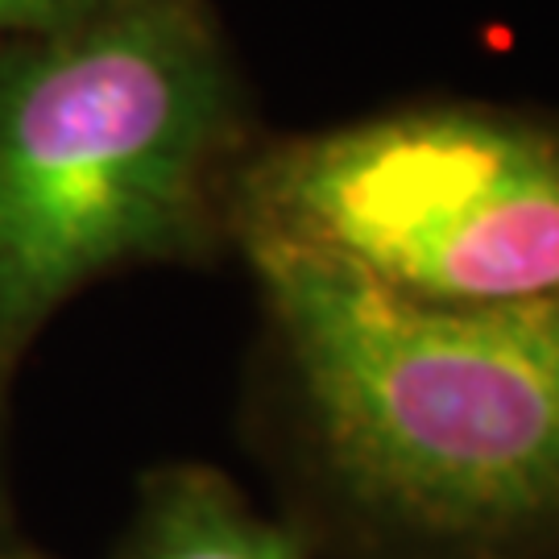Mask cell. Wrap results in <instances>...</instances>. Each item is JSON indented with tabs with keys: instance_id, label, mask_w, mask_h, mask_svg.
Returning a JSON list of instances; mask_svg holds the SVG:
<instances>
[{
	"instance_id": "obj_2",
	"label": "cell",
	"mask_w": 559,
	"mask_h": 559,
	"mask_svg": "<svg viewBox=\"0 0 559 559\" xmlns=\"http://www.w3.org/2000/svg\"><path fill=\"white\" fill-rule=\"evenodd\" d=\"M240 92L203 0H117L0 46V344L108 270L228 233Z\"/></svg>"
},
{
	"instance_id": "obj_3",
	"label": "cell",
	"mask_w": 559,
	"mask_h": 559,
	"mask_svg": "<svg viewBox=\"0 0 559 559\" xmlns=\"http://www.w3.org/2000/svg\"><path fill=\"white\" fill-rule=\"evenodd\" d=\"M249 265L436 311L559 307V124L419 104L249 150L228 191Z\"/></svg>"
},
{
	"instance_id": "obj_1",
	"label": "cell",
	"mask_w": 559,
	"mask_h": 559,
	"mask_svg": "<svg viewBox=\"0 0 559 559\" xmlns=\"http://www.w3.org/2000/svg\"><path fill=\"white\" fill-rule=\"evenodd\" d=\"M323 477L443 559L559 539V307L436 311L258 265Z\"/></svg>"
},
{
	"instance_id": "obj_5",
	"label": "cell",
	"mask_w": 559,
	"mask_h": 559,
	"mask_svg": "<svg viewBox=\"0 0 559 559\" xmlns=\"http://www.w3.org/2000/svg\"><path fill=\"white\" fill-rule=\"evenodd\" d=\"M117 0H0V46L55 34L112 9Z\"/></svg>"
},
{
	"instance_id": "obj_6",
	"label": "cell",
	"mask_w": 559,
	"mask_h": 559,
	"mask_svg": "<svg viewBox=\"0 0 559 559\" xmlns=\"http://www.w3.org/2000/svg\"><path fill=\"white\" fill-rule=\"evenodd\" d=\"M0 559H17V556H0Z\"/></svg>"
},
{
	"instance_id": "obj_4",
	"label": "cell",
	"mask_w": 559,
	"mask_h": 559,
	"mask_svg": "<svg viewBox=\"0 0 559 559\" xmlns=\"http://www.w3.org/2000/svg\"><path fill=\"white\" fill-rule=\"evenodd\" d=\"M124 559H302V551L221 473L187 464L150 485Z\"/></svg>"
}]
</instances>
